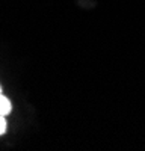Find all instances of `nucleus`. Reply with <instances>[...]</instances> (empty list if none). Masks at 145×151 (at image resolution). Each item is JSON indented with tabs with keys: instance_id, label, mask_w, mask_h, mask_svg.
<instances>
[{
	"instance_id": "f257e3e1",
	"label": "nucleus",
	"mask_w": 145,
	"mask_h": 151,
	"mask_svg": "<svg viewBox=\"0 0 145 151\" xmlns=\"http://www.w3.org/2000/svg\"><path fill=\"white\" fill-rule=\"evenodd\" d=\"M11 109H12L11 101H9V100H8L3 94H0V115L6 116L8 113H11Z\"/></svg>"
},
{
	"instance_id": "f03ea898",
	"label": "nucleus",
	"mask_w": 145,
	"mask_h": 151,
	"mask_svg": "<svg viewBox=\"0 0 145 151\" xmlns=\"http://www.w3.org/2000/svg\"><path fill=\"white\" fill-rule=\"evenodd\" d=\"M6 132V121H5V116L0 115V136Z\"/></svg>"
},
{
	"instance_id": "7ed1b4c3",
	"label": "nucleus",
	"mask_w": 145,
	"mask_h": 151,
	"mask_svg": "<svg viewBox=\"0 0 145 151\" xmlns=\"http://www.w3.org/2000/svg\"><path fill=\"white\" fill-rule=\"evenodd\" d=\"M0 94H2V86H0Z\"/></svg>"
}]
</instances>
